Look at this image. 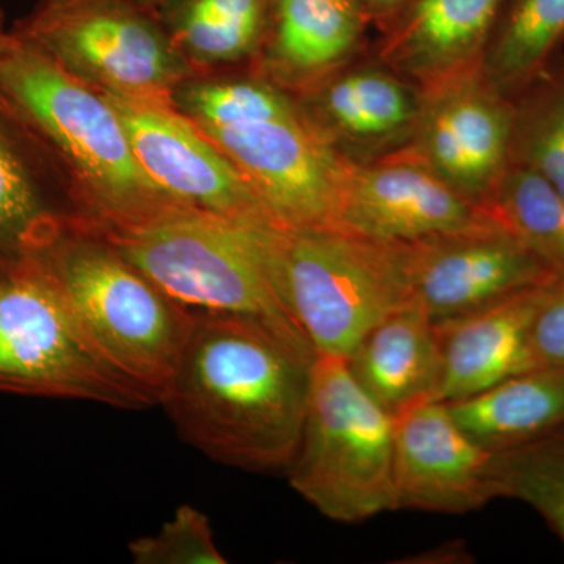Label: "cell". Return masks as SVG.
I'll return each instance as SVG.
<instances>
[{
    "instance_id": "6da1fadb",
    "label": "cell",
    "mask_w": 564,
    "mask_h": 564,
    "mask_svg": "<svg viewBox=\"0 0 564 564\" xmlns=\"http://www.w3.org/2000/svg\"><path fill=\"white\" fill-rule=\"evenodd\" d=\"M314 359L259 318L195 313L159 404L210 459L250 473L288 470L302 440Z\"/></svg>"
},
{
    "instance_id": "7a4b0ae2",
    "label": "cell",
    "mask_w": 564,
    "mask_h": 564,
    "mask_svg": "<svg viewBox=\"0 0 564 564\" xmlns=\"http://www.w3.org/2000/svg\"><path fill=\"white\" fill-rule=\"evenodd\" d=\"M22 256L50 282L91 350L159 404L195 313L129 262L98 223L57 215Z\"/></svg>"
},
{
    "instance_id": "3957f363",
    "label": "cell",
    "mask_w": 564,
    "mask_h": 564,
    "mask_svg": "<svg viewBox=\"0 0 564 564\" xmlns=\"http://www.w3.org/2000/svg\"><path fill=\"white\" fill-rule=\"evenodd\" d=\"M0 98L46 144L104 228H128L185 206L141 170L120 115L106 95L6 31L3 21Z\"/></svg>"
},
{
    "instance_id": "277c9868",
    "label": "cell",
    "mask_w": 564,
    "mask_h": 564,
    "mask_svg": "<svg viewBox=\"0 0 564 564\" xmlns=\"http://www.w3.org/2000/svg\"><path fill=\"white\" fill-rule=\"evenodd\" d=\"M267 226L273 225L180 206L128 228H101L129 262L188 311L259 318L313 350L274 288Z\"/></svg>"
},
{
    "instance_id": "5b68a950",
    "label": "cell",
    "mask_w": 564,
    "mask_h": 564,
    "mask_svg": "<svg viewBox=\"0 0 564 564\" xmlns=\"http://www.w3.org/2000/svg\"><path fill=\"white\" fill-rule=\"evenodd\" d=\"M265 240L274 288L315 356L347 359L378 322L411 304L402 243L281 226H267Z\"/></svg>"
},
{
    "instance_id": "8992f818",
    "label": "cell",
    "mask_w": 564,
    "mask_h": 564,
    "mask_svg": "<svg viewBox=\"0 0 564 564\" xmlns=\"http://www.w3.org/2000/svg\"><path fill=\"white\" fill-rule=\"evenodd\" d=\"M393 415L337 356H315L310 399L289 481L332 521L356 524L395 510Z\"/></svg>"
},
{
    "instance_id": "52a82bcc",
    "label": "cell",
    "mask_w": 564,
    "mask_h": 564,
    "mask_svg": "<svg viewBox=\"0 0 564 564\" xmlns=\"http://www.w3.org/2000/svg\"><path fill=\"white\" fill-rule=\"evenodd\" d=\"M11 31L96 90L126 98L174 104L193 73L159 14L126 0L39 2Z\"/></svg>"
},
{
    "instance_id": "ba28073f",
    "label": "cell",
    "mask_w": 564,
    "mask_h": 564,
    "mask_svg": "<svg viewBox=\"0 0 564 564\" xmlns=\"http://www.w3.org/2000/svg\"><path fill=\"white\" fill-rule=\"evenodd\" d=\"M0 392L147 410L158 400L91 350L25 256L0 252Z\"/></svg>"
},
{
    "instance_id": "9c48e42d",
    "label": "cell",
    "mask_w": 564,
    "mask_h": 564,
    "mask_svg": "<svg viewBox=\"0 0 564 564\" xmlns=\"http://www.w3.org/2000/svg\"><path fill=\"white\" fill-rule=\"evenodd\" d=\"M199 129L247 177L274 225L336 228L351 159L306 111L284 120Z\"/></svg>"
},
{
    "instance_id": "30bf717a",
    "label": "cell",
    "mask_w": 564,
    "mask_h": 564,
    "mask_svg": "<svg viewBox=\"0 0 564 564\" xmlns=\"http://www.w3.org/2000/svg\"><path fill=\"white\" fill-rule=\"evenodd\" d=\"M406 151L466 198L484 204L510 165L514 101L481 68L421 90Z\"/></svg>"
},
{
    "instance_id": "8fae6325",
    "label": "cell",
    "mask_w": 564,
    "mask_h": 564,
    "mask_svg": "<svg viewBox=\"0 0 564 564\" xmlns=\"http://www.w3.org/2000/svg\"><path fill=\"white\" fill-rule=\"evenodd\" d=\"M104 95L120 115L141 170L163 193L234 220L276 226L231 159L174 104Z\"/></svg>"
},
{
    "instance_id": "7c38bea8",
    "label": "cell",
    "mask_w": 564,
    "mask_h": 564,
    "mask_svg": "<svg viewBox=\"0 0 564 564\" xmlns=\"http://www.w3.org/2000/svg\"><path fill=\"white\" fill-rule=\"evenodd\" d=\"M336 228L386 243H414L500 226L484 204L397 150L370 163L351 159Z\"/></svg>"
},
{
    "instance_id": "4fadbf2b",
    "label": "cell",
    "mask_w": 564,
    "mask_h": 564,
    "mask_svg": "<svg viewBox=\"0 0 564 564\" xmlns=\"http://www.w3.org/2000/svg\"><path fill=\"white\" fill-rule=\"evenodd\" d=\"M402 252L411 304L433 323L454 321L530 285L564 278L502 228L402 243Z\"/></svg>"
},
{
    "instance_id": "5bb4252c",
    "label": "cell",
    "mask_w": 564,
    "mask_h": 564,
    "mask_svg": "<svg viewBox=\"0 0 564 564\" xmlns=\"http://www.w3.org/2000/svg\"><path fill=\"white\" fill-rule=\"evenodd\" d=\"M491 452L456 425L447 403L422 400L393 415L395 510L464 514L497 499Z\"/></svg>"
},
{
    "instance_id": "9a60e30c",
    "label": "cell",
    "mask_w": 564,
    "mask_h": 564,
    "mask_svg": "<svg viewBox=\"0 0 564 564\" xmlns=\"http://www.w3.org/2000/svg\"><path fill=\"white\" fill-rule=\"evenodd\" d=\"M503 0H408L383 25L380 63L426 90L481 68Z\"/></svg>"
},
{
    "instance_id": "2e32d148",
    "label": "cell",
    "mask_w": 564,
    "mask_h": 564,
    "mask_svg": "<svg viewBox=\"0 0 564 564\" xmlns=\"http://www.w3.org/2000/svg\"><path fill=\"white\" fill-rule=\"evenodd\" d=\"M555 280L530 285L463 317L434 323L443 355L436 400L454 402L533 370L529 337Z\"/></svg>"
},
{
    "instance_id": "e0dca14e",
    "label": "cell",
    "mask_w": 564,
    "mask_h": 564,
    "mask_svg": "<svg viewBox=\"0 0 564 564\" xmlns=\"http://www.w3.org/2000/svg\"><path fill=\"white\" fill-rule=\"evenodd\" d=\"M364 392L391 415L436 400L443 373L436 325L414 304L378 322L347 359Z\"/></svg>"
},
{
    "instance_id": "ac0fdd59",
    "label": "cell",
    "mask_w": 564,
    "mask_h": 564,
    "mask_svg": "<svg viewBox=\"0 0 564 564\" xmlns=\"http://www.w3.org/2000/svg\"><path fill=\"white\" fill-rule=\"evenodd\" d=\"M422 93L383 63L340 70L322 85L315 120L334 144L381 150L411 139ZM404 143V144H406Z\"/></svg>"
},
{
    "instance_id": "d6986e66",
    "label": "cell",
    "mask_w": 564,
    "mask_h": 564,
    "mask_svg": "<svg viewBox=\"0 0 564 564\" xmlns=\"http://www.w3.org/2000/svg\"><path fill=\"white\" fill-rule=\"evenodd\" d=\"M447 406L475 444L510 451L563 425L564 370H527Z\"/></svg>"
},
{
    "instance_id": "ffe728a7",
    "label": "cell",
    "mask_w": 564,
    "mask_h": 564,
    "mask_svg": "<svg viewBox=\"0 0 564 564\" xmlns=\"http://www.w3.org/2000/svg\"><path fill=\"white\" fill-rule=\"evenodd\" d=\"M370 24L358 0H274L273 68L299 84L326 77L359 50Z\"/></svg>"
},
{
    "instance_id": "44dd1931",
    "label": "cell",
    "mask_w": 564,
    "mask_h": 564,
    "mask_svg": "<svg viewBox=\"0 0 564 564\" xmlns=\"http://www.w3.org/2000/svg\"><path fill=\"white\" fill-rule=\"evenodd\" d=\"M2 22V14H0ZM65 176L54 155L0 98V252L21 256L57 209L51 188Z\"/></svg>"
},
{
    "instance_id": "7402d4cb",
    "label": "cell",
    "mask_w": 564,
    "mask_h": 564,
    "mask_svg": "<svg viewBox=\"0 0 564 564\" xmlns=\"http://www.w3.org/2000/svg\"><path fill=\"white\" fill-rule=\"evenodd\" d=\"M274 0H165L155 9L192 63L236 62L269 39Z\"/></svg>"
},
{
    "instance_id": "603a6c76",
    "label": "cell",
    "mask_w": 564,
    "mask_h": 564,
    "mask_svg": "<svg viewBox=\"0 0 564 564\" xmlns=\"http://www.w3.org/2000/svg\"><path fill=\"white\" fill-rule=\"evenodd\" d=\"M563 40L564 0H503L481 70L514 101L543 76Z\"/></svg>"
},
{
    "instance_id": "cb8c5ba5",
    "label": "cell",
    "mask_w": 564,
    "mask_h": 564,
    "mask_svg": "<svg viewBox=\"0 0 564 564\" xmlns=\"http://www.w3.org/2000/svg\"><path fill=\"white\" fill-rule=\"evenodd\" d=\"M505 232L564 276V196L540 174L508 165L485 202Z\"/></svg>"
},
{
    "instance_id": "d4e9b609",
    "label": "cell",
    "mask_w": 564,
    "mask_h": 564,
    "mask_svg": "<svg viewBox=\"0 0 564 564\" xmlns=\"http://www.w3.org/2000/svg\"><path fill=\"white\" fill-rule=\"evenodd\" d=\"M491 477L497 496L530 505L564 543V423L492 454Z\"/></svg>"
},
{
    "instance_id": "484cf974",
    "label": "cell",
    "mask_w": 564,
    "mask_h": 564,
    "mask_svg": "<svg viewBox=\"0 0 564 564\" xmlns=\"http://www.w3.org/2000/svg\"><path fill=\"white\" fill-rule=\"evenodd\" d=\"M510 163L540 174L564 196V74L544 73L514 99Z\"/></svg>"
},
{
    "instance_id": "4316f807",
    "label": "cell",
    "mask_w": 564,
    "mask_h": 564,
    "mask_svg": "<svg viewBox=\"0 0 564 564\" xmlns=\"http://www.w3.org/2000/svg\"><path fill=\"white\" fill-rule=\"evenodd\" d=\"M174 104L199 128H237L303 113L285 93L259 80L184 84Z\"/></svg>"
},
{
    "instance_id": "83f0119b",
    "label": "cell",
    "mask_w": 564,
    "mask_h": 564,
    "mask_svg": "<svg viewBox=\"0 0 564 564\" xmlns=\"http://www.w3.org/2000/svg\"><path fill=\"white\" fill-rule=\"evenodd\" d=\"M137 564H223L207 516L191 505L177 508L158 533L129 544Z\"/></svg>"
},
{
    "instance_id": "f1b7e54d",
    "label": "cell",
    "mask_w": 564,
    "mask_h": 564,
    "mask_svg": "<svg viewBox=\"0 0 564 564\" xmlns=\"http://www.w3.org/2000/svg\"><path fill=\"white\" fill-rule=\"evenodd\" d=\"M529 352L533 369L564 370V278L534 317Z\"/></svg>"
},
{
    "instance_id": "f546056e",
    "label": "cell",
    "mask_w": 564,
    "mask_h": 564,
    "mask_svg": "<svg viewBox=\"0 0 564 564\" xmlns=\"http://www.w3.org/2000/svg\"><path fill=\"white\" fill-rule=\"evenodd\" d=\"M372 24L383 25L408 0H358Z\"/></svg>"
},
{
    "instance_id": "4dcf8cb0",
    "label": "cell",
    "mask_w": 564,
    "mask_h": 564,
    "mask_svg": "<svg viewBox=\"0 0 564 564\" xmlns=\"http://www.w3.org/2000/svg\"><path fill=\"white\" fill-rule=\"evenodd\" d=\"M40 3H50V2H63V0H39ZM126 2L139 3V6L148 7V9L155 10L161 3L165 2V0H126Z\"/></svg>"
}]
</instances>
